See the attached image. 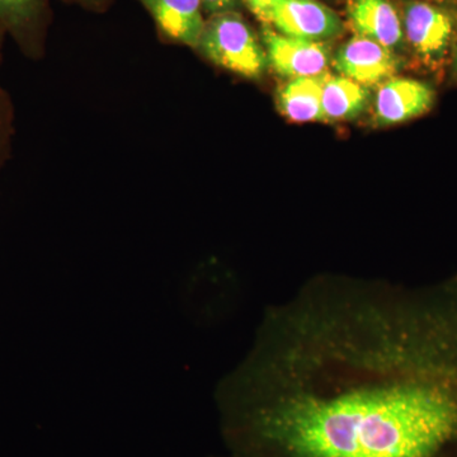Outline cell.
I'll return each instance as SVG.
<instances>
[{"mask_svg":"<svg viewBox=\"0 0 457 457\" xmlns=\"http://www.w3.org/2000/svg\"><path fill=\"white\" fill-rule=\"evenodd\" d=\"M62 2L79 5L90 12H104L112 4L113 0H62Z\"/></svg>","mask_w":457,"mask_h":457,"instance_id":"cell-16","label":"cell"},{"mask_svg":"<svg viewBox=\"0 0 457 457\" xmlns=\"http://www.w3.org/2000/svg\"><path fill=\"white\" fill-rule=\"evenodd\" d=\"M159 36L170 44L196 49L204 25L201 0H139Z\"/></svg>","mask_w":457,"mask_h":457,"instance_id":"cell-9","label":"cell"},{"mask_svg":"<svg viewBox=\"0 0 457 457\" xmlns=\"http://www.w3.org/2000/svg\"><path fill=\"white\" fill-rule=\"evenodd\" d=\"M270 26L282 35L321 42L345 31L341 17L319 0H279Z\"/></svg>","mask_w":457,"mask_h":457,"instance_id":"cell-7","label":"cell"},{"mask_svg":"<svg viewBox=\"0 0 457 457\" xmlns=\"http://www.w3.org/2000/svg\"><path fill=\"white\" fill-rule=\"evenodd\" d=\"M278 2L279 0H242V4L261 21L262 25L270 26V17Z\"/></svg>","mask_w":457,"mask_h":457,"instance_id":"cell-14","label":"cell"},{"mask_svg":"<svg viewBox=\"0 0 457 457\" xmlns=\"http://www.w3.org/2000/svg\"><path fill=\"white\" fill-rule=\"evenodd\" d=\"M405 45L420 69L442 74L457 37V13L437 3L407 0L402 8Z\"/></svg>","mask_w":457,"mask_h":457,"instance_id":"cell-3","label":"cell"},{"mask_svg":"<svg viewBox=\"0 0 457 457\" xmlns=\"http://www.w3.org/2000/svg\"><path fill=\"white\" fill-rule=\"evenodd\" d=\"M449 69L451 73V80H453V82L457 83V37L455 45H453V55H451Z\"/></svg>","mask_w":457,"mask_h":457,"instance_id":"cell-17","label":"cell"},{"mask_svg":"<svg viewBox=\"0 0 457 457\" xmlns=\"http://www.w3.org/2000/svg\"><path fill=\"white\" fill-rule=\"evenodd\" d=\"M5 37H7V33H5L4 29L0 26V64H2L3 47H4Z\"/></svg>","mask_w":457,"mask_h":457,"instance_id":"cell-18","label":"cell"},{"mask_svg":"<svg viewBox=\"0 0 457 457\" xmlns=\"http://www.w3.org/2000/svg\"><path fill=\"white\" fill-rule=\"evenodd\" d=\"M204 12L209 16L222 13V12L239 11L242 0H201Z\"/></svg>","mask_w":457,"mask_h":457,"instance_id":"cell-15","label":"cell"},{"mask_svg":"<svg viewBox=\"0 0 457 457\" xmlns=\"http://www.w3.org/2000/svg\"><path fill=\"white\" fill-rule=\"evenodd\" d=\"M370 104L368 87L343 75H321V106L327 121H350L365 112Z\"/></svg>","mask_w":457,"mask_h":457,"instance_id":"cell-11","label":"cell"},{"mask_svg":"<svg viewBox=\"0 0 457 457\" xmlns=\"http://www.w3.org/2000/svg\"><path fill=\"white\" fill-rule=\"evenodd\" d=\"M332 64L339 75L369 88L396 77L403 59L395 51L354 35L333 55Z\"/></svg>","mask_w":457,"mask_h":457,"instance_id":"cell-6","label":"cell"},{"mask_svg":"<svg viewBox=\"0 0 457 457\" xmlns=\"http://www.w3.org/2000/svg\"><path fill=\"white\" fill-rule=\"evenodd\" d=\"M195 50L219 68L246 79H260L269 68L261 36L239 11L209 16Z\"/></svg>","mask_w":457,"mask_h":457,"instance_id":"cell-2","label":"cell"},{"mask_svg":"<svg viewBox=\"0 0 457 457\" xmlns=\"http://www.w3.org/2000/svg\"><path fill=\"white\" fill-rule=\"evenodd\" d=\"M16 107L7 89L0 87V179L13 153Z\"/></svg>","mask_w":457,"mask_h":457,"instance_id":"cell-13","label":"cell"},{"mask_svg":"<svg viewBox=\"0 0 457 457\" xmlns=\"http://www.w3.org/2000/svg\"><path fill=\"white\" fill-rule=\"evenodd\" d=\"M347 18L354 35L395 53L405 45L402 13L390 0H350Z\"/></svg>","mask_w":457,"mask_h":457,"instance_id":"cell-10","label":"cell"},{"mask_svg":"<svg viewBox=\"0 0 457 457\" xmlns=\"http://www.w3.org/2000/svg\"><path fill=\"white\" fill-rule=\"evenodd\" d=\"M436 104L431 83L414 78L393 77L378 86L374 101L375 121L393 126L428 113Z\"/></svg>","mask_w":457,"mask_h":457,"instance_id":"cell-8","label":"cell"},{"mask_svg":"<svg viewBox=\"0 0 457 457\" xmlns=\"http://www.w3.org/2000/svg\"><path fill=\"white\" fill-rule=\"evenodd\" d=\"M51 23L50 0H0V26L32 62L46 54Z\"/></svg>","mask_w":457,"mask_h":457,"instance_id":"cell-5","label":"cell"},{"mask_svg":"<svg viewBox=\"0 0 457 457\" xmlns=\"http://www.w3.org/2000/svg\"><path fill=\"white\" fill-rule=\"evenodd\" d=\"M215 403L230 457H457V273L309 279L266 309Z\"/></svg>","mask_w":457,"mask_h":457,"instance_id":"cell-1","label":"cell"},{"mask_svg":"<svg viewBox=\"0 0 457 457\" xmlns=\"http://www.w3.org/2000/svg\"><path fill=\"white\" fill-rule=\"evenodd\" d=\"M321 75L295 78L278 87L276 104L286 119L294 122H326L321 106Z\"/></svg>","mask_w":457,"mask_h":457,"instance_id":"cell-12","label":"cell"},{"mask_svg":"<svg viewBox=\"0 0 457 457\" xmlns=\"http://www.w3.org/2000/svg\"><path fill=\"white\" fill-rule=\"evenodd\" d=\"M261 40L269 66L282 78H312L327 73L332 64V47L328 42L303 40L282 35L262 25Z\"/></svg>","mask_w":457,"mask_h":457,"instance_id":"cell-4","label":"cell"},{"mask_svg":"<svg viewBox=\"0 0 457 457\" xmlns=\"http://www.w3.org/2000/svg\"><path fill=\"white\" fill-rule=\"evenodd\" d=\"M209 457H230V456H228V455H224V456H216V455H215V456H209Z\"/></svg>","mask_w":457,"mask_h":457,"instance_id":"cell-19","label":"cell"}]
</instances>
